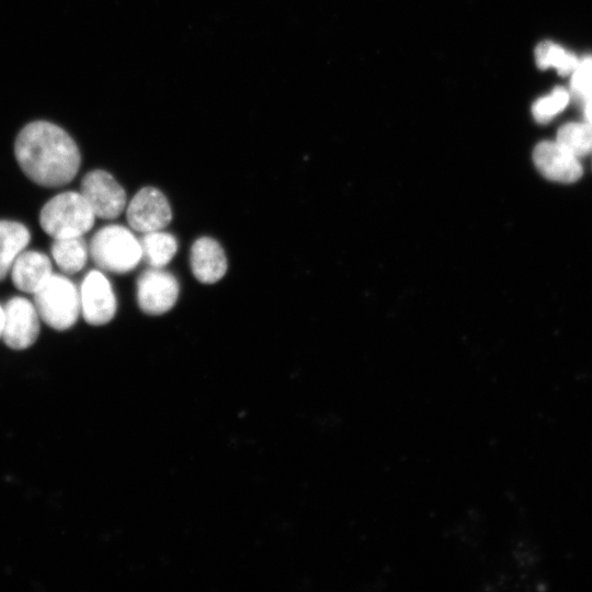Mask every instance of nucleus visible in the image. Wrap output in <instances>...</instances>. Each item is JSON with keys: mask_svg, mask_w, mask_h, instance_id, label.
Returning <instances> with one entry per match:
<instances>
[{"mask_svg": "<svg viewBox=\"0 0 592 592\" xmlns=\"http://www.w3.org/2000/svg\"><path fill=\"white\" fill-rule=\"evenodd\" d=\"M14 153L25 175L46 187H58L72 181L81 160L70 135L46 121L32 122L21 129Z\"/></svg>", "mask_w": 592, "mask_h": 592, "instance_id": "nucleus-1", "label": "nucleus"}, {"mask_svg": "<svg viewBox=\"0 0 592 592\" xmlns=\"http://www.w3.org/2000/svg\"><path fill=\"white\" fill-rule=\"evenodd\" d=\"M95 215L78 192H64L42 208L39 224L53 239L83 236L94 224Z\"/></svg>", "mask_w": 592, "mask_h": 592, "instance_id": "nucleus-2", "label": "nucleus"}, {"mask_svg": "<svg viewBox=\"0 0 592 592\" xmlns=\"http://www.w3.org/2000/svg\"><path fill=\"white\" fill-rule=\"evenodd\" d=\"M89 253L99 267L118 274L134 270L143 259L139 240L119 225L101 228L91 239Z\"/></svg>", "mask_w": 592, "mask_h": 592, "instance_id": "nucleus-3", "label": "nucleus"}, {"mask_svg": "<svg viewBox=\"0 0 592 592\" xmlns=\"http://www.w3.org/2000/svg\"><path fill=\"white\" fill-rule=\"evenodd\" d=\"M33 295L38 316L47 326L62 331L76 323L81 312L80 294L68 277L53 273Z\"/></svg>", "mask_w": 592, "mask_h": 592, "instance_id": "nucleus-4", "label": "nucleus"}, {"mask_svg": "<svg viewBox=\"0 0 592 592\" xmlns=\"http://www.w3.org/2000/svg\"><path fill=\"white\" fill-rule=\"evenodd\" d=\"M81 195L95 217L113 219L118 217L126 205V193L121 184L106 171L93 170L81 181Z\"/></svg>", "mask_w": 592, "mask_h": 592, "instance_id": "nucleus-5", "label": "nucleus"}, {"mask_svg": "<svg viewBox=\"0 0 592 592\" xmlns=\"http://www.w3.org/2000/svg\"><path fill=\"white\" fill-rule=\"evenodd\" d=\"M179 291V282L173 274L151 267L137 280V303L148 315H162L174 306Z\"/></svg>", "mask_w": 592, "mask_h": 592, "instance_id": "nucleus-6", "label": "nucleus"}, {"mask_svg": "<svg viewBox=\"0 0 592 592\" xmlns=\"http://www.w3.org/2000/svg\"><path fill=\"white\" fill-rule=\"evenodd\" d=\"M2 340L13 350H24L35 343L39 334V316L35 305L24 297H13L3 307Z\"/></svg>", "mask_w": 592, "mask_h": 592, "instance_id": "nucleus-7", "label": "nucleus"}, {"mask_svg": "<svg viewBox=\"0 0 592 592\" xmlns=\"http://www.w3.org/2000/svg\"><path fill=\"white\" fill-rule=\"evenodd\" d=\"M126 217L130 228L146 234L162 230L171 221L172 212L162 192L147 186L135 194L127 207Z\"/></svg>", "mask_w": 592, "mask_h": 592, "instance_id": "nucleus-8", "label": "nucleus"}, {"mask_svg": "<svg viewBox=\"0 0 592 592\" xmlns=\"http://www.w3.org/2000/svg\"><path fill=\"white\" fill-rule=\"evenodd\" d=\"M80 308L84 320L92 326L111 321L116 311V298L111 283L103 273L90 271L79 291Z\"/></svg>", "mask_w": 592, "mask_h": 592, "instance_id": "nucleus-9", "label": "nucleus"}, {"mask_svg": "<svg viewBox=\"0 0 592 592\" xmlns=\"http://www.w3.org/2000/svg\"><path fill=\"white\" fill-rule=\"evenodd\" d=\"M533 158L540 173L551 181L570 183L582 174L579 158L557 141L539 143L534 149Z\"/></svg>", "mask_w": 592, "mask_h": 592, "instance_id": "nucleus-10", "label": "nucleus"}, {"mask_svg": "<svg viewBox=\"0 0 592 592\" xmlns=\"http://www.w3.org/2000/svg\"><path fill=\"white\" fill-rule=\"evenodd\" d=\"M190 263L193 275L204 284L218 282L227 271L224 249L210 237H201L193 243Z\"/></svg>", "mask_w": 592, "mask_h": 592, "instance_id": "nucleus-11", "label": "nucleus"}, {"mask_svg": "<svg viewBox=\"0 0 592 592\" xmlns=\"http://www.w3.org/2000/svg\"><path fill=\"white\" fill-rule=\"evenodd\" d=\"M11 278L14 286L23 292L34 294L53 274L49 258L39 251H22L11 266Z\"/></svg>", "mask_w": 592, "mask_h": 592, "instance_id": "nucleus-12", "label": "nucleus"}, {"mask_svg": "<svg viewBox=\"0 0 592 592\" xmlns=\"http://www.w3.org/2000/svg\"><path fill=\"white\" fill-rule=\"evenodd\" d=\"M31 235L21 223L0 220V281H2L16 259L29 244Z\"/></svg>", "mask_w": 592, "mask_h": 592, "instance_id": "nucleus-13", "label": "nucleus"}, {"mask_svg": "<svg viewBox=\"0 0 592 592\" xmlns=\"http://www.w3.org/2000/svg\"><path fill=\"white\" fill-rule=\"evenodd\" d=\"M89 254L82 236L54 239L52 255L57 266L66 274H75L83 269Z\"/></svg>", "mask_w": 592, "mask_h": 592, "instance_id": "nucleus-14", "label": "nucleus"}, {"mask_svg": "<svg viewBox=\"0 0 592 592\" xmlns=\"http://www.w3.org/2000/svg\"><path fill=\"white\" fill-rule=\"evenodd\" d=\"M143 259L150 267L162 269L166 266L178 250L175 237L162 230L144 234L139 240Z\"/></svg>", "mask_w": 592, "mask_h": 592, "instance_id": "nucleus-15", "label": "nucleus"}, {"mask_svg": "<svg viewBox=\"0 0 592 592\" xmlns=\"http://www.w3.org/2000/svg\"><path fill=\"white\" fill-rule=\"evenodd\" d=\"M556 141L576 157H583L592 151V127L568 123L559 128Z\"/></svg>", "mask_w": 592, "mask_h": 592, "instance_id": "nucleus-16", "label": "nucleus"}, {"mask_svg": "<svg viewBox=\"0 0 592 592\" xmlns=\"http://www.w3.org/2000/svg\"><path fill=\"white\" fill-rule=\"evenodd\" d=\"M535 56L539 68L546 69L554 67L561 76L572 73L579 64L578 58L573 54L568 53L551 42L540 43L536 47Z\"/></svg>", "mask_w": 592, "mask_h": 592, "instance_id": "nucleus-17", "label": "nucleus"}, {"mask_svg": "<svg viewBox=\"0 0 592 592\" xmlns=\"http://www.w3.org/2000/svg\"><path fill=\"white\" fill-rule=\"evenodd\" d=\"M569 93L566 89L558 87L550 95L537 100L532 112L538 123L545 124L561 112L568 104Z\"/></svg>", "mask_w": 592, "mask_h": 592, "instance_id": "nucleus-18", "label": "nucleus"}, {"mask_svg": "<svg viewBox=\"0 0 592 592\" xmlns=\"http://www.w3.org/2000/svg\"><path fill=\"white\" fill-rule=\"evenodd\" d=\"M571 90L585 101L592 96V57H585L579 61L572 72Z\"/></svg>", "mask_w": 592, "mask_h": 592, "instance_id": "nucleus-19", "label": "nucleus"}, {"mask_svg": "<svg viewBox=\"0 0 592 592\" xmlns=\"http://www.w3.org/2000/svg\"><path fill=\"white\" fill-rule=\"evenodd\" d=\"M584 115L588 124L592 127V96L585 101Z\"/></svg>", "mask_w": 592, "mask_h": 592, "instance_id": "nucleus-20", "label": "nucleus"}, {"mask_svg": "<svg viewBox=\"0 0 592 592\" xmlns=\"http://www.w3.org/2000/svg\"><path fill=\"white\" fill-rule=\"evenodd\" d=\"M3 323H4V312H3V308L0 306V339H2Z\"/></svg>", "mask_w": 592, "mask_h": 592, "instance_id": "nucleus-21", "label": "nucleus"}]
</instances>
